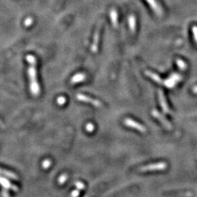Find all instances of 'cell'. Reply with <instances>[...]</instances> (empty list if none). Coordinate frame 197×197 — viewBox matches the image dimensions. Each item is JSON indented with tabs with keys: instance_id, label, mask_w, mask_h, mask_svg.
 <instances>
[{
	"instance_id": "cell-1",
	"label": "cell",
	"mask_w": 197,
	"mask_h": 197,
	"mask_svg": "<svg viewBox=\"0 0 197 197\" xmlns=\"http://www.w3.org/2000/svg\"><path fill=\"white\" fill-rule=\"evenodd\" d=\"M26 61L29 63L28 75L29 78V86L33 96H38L40 92V88L38 84L37 77V61L32 55H26Z\"/></svg>"
},
{
	"instance_id": "cell-2",
	"label": "cell",
	"mask_w": 197,
	"mask_h": 197,
	"mask_svg": "<svg viewBox=\"0 0 197 197\" xmlns=\"http://www.w3.org/2000/svg\"><path fill=\"white\" fill-rule=\"evenodd\" d=\"M77 99V100L80 102H85V103H89V104H93V106L97 107V108H101L102 106L101 102L97 100H95L93 98H91L90 96H86V95L82 94V93H78L77 94L76 96Z\"/></svg>"
},
{
	"instance_id": "cell-3",
	"label": "cell",
	"mask_w": 197,
	"mask_h": 197,
	"mask_svg": "<svg viewBox=\"0 0 197 197\" xmlns=\"http://www.w3.org/2000/svg\"><path fill=\"white\" fill-rule=\"evenodd\" d=\"M0 184L2 185L5 189H8V190H12L13 191H17L18 190V187L15 186V185L12 184L8 180H7L6 178H1L0 177Z\"/></svg>"
},
{
	"instance_id": "cell-4",
	"label": "cell",
	"mask_w": 197,
	"mask_h": 197,
	"mask_svg": "<svg viewBox=\"0 0 197 197\" xmlns=\"http://www.w3.org/2000/svg\"><path fill=\"white\" fill-rule=\"evenodd\" d=\"M124 123L126 126H129V127H132V128H135V129H138V130H142V126L138 124L137 123H136L135 121H132L131 119H126L124 121Z\"/></svg>"
},
{
	"instance_id": "cell-5",
	"label": "cell",
	"mask_w": 197,
	"mask_h": 197,
	"mask_svg": "<svg viewBox=\"0 0 197 197\" xmlns=\"http://www.w3.org/2000/svg\"><path fill=\"white\" fill-rule=\"evenodd\" d=\"M85 79V76L84 74H77V75L72 77V78L71 79V83L74 84V83H80V82L83 81Z\"/></svg>"
},
{
	"instance_id": "cell-6",
	"label": "cell",
	"mask_w": 197,
	"mask_h": 197,
	"mask_svg": "<svg viewBox=\"0 0 197 197\" xmlns=\"http://www.w3.org/2000/svg\"><path fill=\"white\" fill-rule=\"evenodd\" d=\"M0 174H2L4 176H6L7 178H10L12 180H16L18 179V176L15 174V173L12 172L10 171H7V170H0Z\"/></svg>"
},
{
	"instance_id": "cell-7",
	"label": "cell",
	"mask_w": 197,
	"mask_h": 197,
	"mask_svg": "<svg viewBox=\"0 0 197 197\" xmlns=\"http://www.w3.org/2000/svg\"><path fill=\"white\" fill-rule=\"evenodd\" d=\"M42 166H43V169H45V170H46V169H47V168L50 167V166H51V160H49V159L45 160V161L43 162V164H42Z\"/></svg>"
},
{
	"instance_id": "cell-8",
	"label": "cell",
	"mask_w": 197,
	"mask_h": 197,
	"mask_svg": "<svg viewBox=\"0 0 197 197\" xmlns=\"http://www.w3.org/2000/svg\"><path fill=\"white\" fill-rule=\"evenodd\" d=\"M75 186H76V188L77 189H78L79 191L80 190H83V189L85 188V185H84V183L82 182H80V181H77V182H76L75 183Z\"/></svg>"
},
{
	"instance_id": "cell-9",
	"label": "cell",
	"mask_w": 197,
	"mask_h": 197,
	"mask_svg": "<svg viewBox=\"0 0 197 197\" xmlns=\"http://www.w3.org/2000/svg\"><path fill=\"white\" fill-rule=\"evenodd\" d=\"M67 178H68V176L67 174H62V175L60 176V178L59 179V184H63L65 182V181L67 180Z\"/></svg>"
},
{
	"instance_id": "cell-10",
	"label": "cell",
	"mask_w": 197,
	"mask_h": 197,
	"mask_svg": "<svg viewBox=\"0 0 197 197\" xmlns=\"http://www.w3.org/2000/svg\"><path fill=\"white\" fill-rule=\"evenodd\" d=\"M85 129H86L87 132H93V129H94V126L91 124V123H88V124L86 125V126H85Z\"/></svg>"
},
{
	"instance_id": "cell-11",
	"label": "cell",
	"mask_w": 197,
	"mask_h": 197,
	"mask_svg": "<svg viewBox=\"0 0 197 197\" xmlns=\"http://www.w3.org/2000/svg\"><path fill=\"white\" fill-rule=\"evenodd\" d=\"M66 102V98L64 96H59L57 99V103L59 105H63Z\"/></svg>"
},
{
	"instance_id": "cell-12",
	"label": "cell",
	"mask_w": 197,
	"mask_h": 197,
	"mask_svg": "<svg viewBox=\"0 0 197 197\" xmlns=\"http://www.w3.org/2000/svg\"><path fill=\"white\" fill-rule=\"evenodd\" d=\"M80 194V191L79 190H75V191H73L71 194V197H77Z\"/></svg>"
},
{
	"instance_id": "cell-13",
	"label": "cell",
	"mask_w": 197,
	"mask_h": 197,
	"mask_svg": "<svg viewBox=\"0 0 197 197\" xmlns=\"http://www.w3.org/2000/svg\"><path fill=\"white\" fill-rule=\"evenodd\" d=\"M2 195H3V197H9V194L7 191H2Z\"/></svg>"
}]
</instances>
